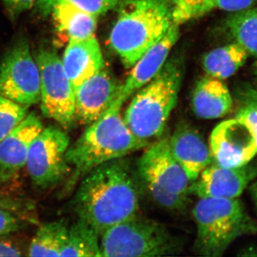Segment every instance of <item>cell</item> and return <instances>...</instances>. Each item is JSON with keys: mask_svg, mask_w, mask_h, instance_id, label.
<instances>
[{"mask_svg": "<svg viewBox=\"0 0 257 257\" xmlns=\"http://www.w3.org/2000/svg\"><path fill=\"white\" fill-rule=\"evenodd\" d=\"M140 181L126 157L105 162L81 179L74 210L101 236L115 225L138 215Z\"/></svg>", "mask_w": 257, "mask_h": 257, "instance_id": "6da1fadb", "label": "cell"}, {"mask_svg": "<svg viewBox=\"0 0 257 257\" xmlns=\"http://www.w3.org/2000/svg\"><path fill=\"white\" fill-rule=\"evenodd\" d=\"M124 101L119 93L109 109L87 125L75 143L69 145L65 156L72 169L68 188L98 166L126 157L150 145L135 136L126 126L121 112Z\"/></svg>", "mask_w": 257, "mask_h": 257, "instance_id": "7a4b0ae2", "label": "cell"}, {"mask_svg": "<svg viewBox=\"0 0 257 257\" xmlns=\"http://www.w3.org/2000/svg\"><path fill=\"white\" fill-rule=\"evenodd\" d=\"M119 5L109 43L130 68L165 36L172 24V15L163 0H124Z\"/></svg>", "mask_w": 257, "mask_h": 257, "instance_id": "3957f363", "label": "cell"}, {"mask_svg": "<svg viewBox=\"0 0 257 257\" xmlns=\"http://www.w3.org/2000/svg\"><path fill=\"white\" fill-rule=\"evenodd\" d=\"M182 78L183 63L175 57L165 62L151 81L139 89L123 116L135 136L150 143L162 136L177 105Z\"/></svg>", "mask_w": 257, "mask_h": 257, "instance_id": "277c9868", "label": "cell"}, {"mask_svg": "<svg viewBox=\"0 0 257 257\" xmlns=\"http://www.w3.org/2000/svg\"><path fill=\"white\" fill-rule=\"evenodd\" d=\"M192 214L197 225L194 250L202 256H222L236 239L257 233L256 221L236 199H199Z\"/></svg>", "mask_w": 257, "mask_h": 257, "instance_id": "5b68a950", "label": "cell"}, {"mask_svg": "<svg viewBox=\"0 0 257 257\" xmlns=\"http://www.w3.org/2000/svg\"><path fill=\"white\" fill-rule=\"evenodd\" d=\"M146 148L137 165L140 182L160 207L170 211L185 210L191 182L172 155L168 137H161Z\"/></svg>", "mask_w": 257, "mask_h": 257, "instance_id": "8992f818", "label": "cell"}, {"mask_svg": "<svg viewBox=\"0 0 257 257\" xmlns=\"http://www.w3.org/2000/svg\"><path fill=\"white\" fill-rule=\"evenodd\" d=\"M100 248L102 256H170L182 251V242L165 225L138 214L106 230Z\"/></svg>", "mask_w": 257, "mask_h": 257, "instance_id": "52a82bcc", "label": "cell"}, {"mask_svg": "<svg viewBox=\"0 0 257 257\" xmlns=\"http://www.w3.org/2000/svg\"><path fill=\"white\" fill-rule=\"evenodd\" d=\"M35 61L40 71L42 112L69 130L76 121L75 97L62 60L53 51L41 49Z\"/></svg>", "mask_w": 257, "mask_h": 257, "instance_id": "ba28073f", "label": "cell"}, {"mask_svg": "<svg viewBox=\"0 0 257 257\" xmlns=\"http://www.w3.org/2000/svg\"><path fill=\"white\" fill-rule=\"evenodd\" d=\"M70 138L62 128H43L32 142L25 167L32 183L40 189L60 183L70 172L66 153Z\"/></svg>", "mask_w": 257, "mask_h": 257, "instance_id": "9c48e42d", "label": "cell"}, {"mask_svg": "<svg viewBox=\"0 0 257 257\" xmlns=\"http://www.w3.org/2000/svg\"><path fill=\"white\" fill-rule=\"evenodd\" d=\"M0 95L30 107L40 101V75L26 42H18L0 63Z\"/></svg>", "mask_w": 257, "mask_h": 257, "instance_id": "30bf717a", "label": "cell"}, {"mask_svg": "<svg viewBox=\"0 0 257 257\" xmlns=\"http://www.w3.org/2000/svg\"><path fill=\"white\" fill-rule=\"evenodd\" d=\"M209 146L213 162L223 167H241L253 160L257 154L252 130L236 117L219 123L213 130Z\"/></svg>", "mask_w": 257, "mask_h": 257, "instance_id": "8fae6325", "label": "cell"}, {"mask_svg": "<svg viewBox=\"0 0 257 257\" xmlns=\"http://www.w3.org/2000/svg\"><path fill=\"white\" fill-rule=\"evenodd\" d=\"M257 178V161L236 167L212 163L189 187V194L199 199H236Z\"/></svg>", "mask_w": 257, "mask_h": 257, "instance_id": "7c38bea8", "label": "cell"}, {"mask_svg": "<svg viewBox=\"0 0 257 257\" xmlns=\"http://www.w3.org/2000/svg\"><path fill=\"white\" fill-rule=\"evenodd\" d=\"M120 87L109 71L103 67L74 89L76 121L87 126L97 119L116 99Z\"/></svg>", "mask_w": 257, "mask_h": 257, "instance_id": "4fadbf2b", "label": "cell"}, {"mask_svg": "<svg viewBox=\"0 0 257 257\" xmlns=\"http://www.w3.org/2000/svg\"><path fill=\"white\" fill-rule=\"evenodd\" d=\"M43 128L39 116L30 113L0 143V182L18 177L26 166L32 142Z\"/></svg>", "mask_w": 257, "mask_h": 257, "instance_id": "5bb4252c", "label": "cell"}, {"mask_svg": "<svg viewBox=\"0 0 257 257\" xmlns=\"http://www.w3.org/2000/svg\"><path fill=\"white\" fill-rule=\"evenodd\" d=\"M169 139L171 152L185 171L191 183L213 162L209 144L194 126L182 123Z\"/></svg>", "mask_w": 257, "mask_h": 257, "instance_id": "9a60e30c", "label": "cell"}, {"mask_svg": "<svg viewBox=\"0 0 257 257\" xmlns=\"http://www.w3.org/2000/svg\"><path fill=\"white\" fill-rule=\"evenodd\" d=\"M179 35V25L172 23L165 36L134 64L127 78L120 87L119 94L124 101L158 73L165 64L172 47L178 41Z\"/></svg>", "mask_w": 257, "mask_h": 257, "instance_id": "2e32d148", "label": "cell"}, {"mask_svg": "<svg viewBox=\"0 0 257 257\" xmlns=\"http://www.w3.org/2000/svg\"><path fill=\"white\" fill-rule=\"evenodd\" d=\"M62 62L74 90L104 67L100 46L94 35L69 40Z\"/></svg>", "mask_w": 257, "mask_h": 257, "instance_id": "e0dca14e", "label": "cell"}, {"mask_svg": "<svg viewBox=\"0 0 257 257\" xmlns=\"http://www.w3.org/2000/svg\"><path fill=\"white\" fill-rule=\"evenodd\" d=\"M40 9L52 15L60 31L69 40H83L94 36L97 17L86 13L65 0H40Z\"/></svg>", "mask_w": 257, "mask_h": 257, "instance_id": "ac0fdd59", "label": "cell"}, {"mask_svg": "<svg viewBox=\"0 0 257 257\" xmlns=\"http://www.w3.org/2000/svg\"><path fill=\"white\" fill-rule=\"evenodd\" d=\"M192 106L197 117L219 119L232 109V96L222 80L207 75L196 85L192 94Z\"/></svg>", "mask_w": 257, "mask_h": 257, "instance_id": "d6986e66", "label": "cell"}, {"mask_svg": "<svg viewBox=\"0 0 257 257\" xmlns=\"http://www.w3.org/2000/svg\"><path fill=\"white\" fill-rule=\"evenodd\" d=\"M249 56L237 42L214 49L203 59V67L208 76L214 78H229L237 72Z\"/></svg>", "mask_w": 257, "mask_h": 257, "instance_id": "ffe728a7", "label": "cell"}, {"mask_svg": "<svg viewBox=\"0 0 257 257\" xmlns=\"http://www.w3.org/2000/svg\"><path fill=\"white\" fill-rule=\"evenodd\" d=\"M60 256L101 257L100 236L81 218L68 229Z\"/></svg>", "mask_w": 257, "mask_h": 257, "instance_id": "44dd1931", "label": "cell"}, {"mask_svg": "<svg viewBox=\"0 0 257 257\" xmlns=\"http://www.w3.org/2000/svg\"><path fill=\"white\" fill-rule=\"evenodd\" d=\"M68 229L63 221L42 224L29 246V256H60L67 241Z\"/></svg>", "mask_w": 257, "mask_h": 257, "instance_id": "7402d4cb", "label": "cell"}, {"mask_svg": "<svg viewBox=\"0 0 257 257\" xmlns=\"http://www.w3.org/2000/svg\"><path fill=\"white\" fill-rule=\"evenodd\" d=\"M225 25L235 42L257 57V7L231 13Z\"/></svg>", "mask_w": 257, "mask_h": 257, "instance_id": "603a6c76", "label": "cell"}, {"mask_svg": "<svg viewBox=\"0 0 257 257\" xmlns=\"http://www.w3.org/2000/svg\"><path fill=\"white\" fill-rule=\"evenodd\" d=\"M170 8L172 23L182 25L202 18L216 8L215 0H163Z\"/></svg>", "mask_w": 257, "mask_h": 257, "instance_id": "cb8c5ba5", "label": "cell"}, {"mask_svg": "<svg viewBox=\"0 0 257 257\" xmlns=\"http://www.w3.org/2000/svg\"><path fill=\"white\" fill-rule=\"evenodd\" d=\"M28 108L0 95V143L25 119Z\"/></svg>", "mask_w": 257, "mask_h": 257, "instance_id": "d4e9b609", "label": "cell"}, {"mask_svg": "<svg viewBox=\"0 0 257 257\" xmlns=\"http://www.w3.org/2000/svg\"><path fill=\"white\" fill-rule=\"evenodd\" d=\"M241 105L238 108L234 117L242 120L252 130L257 144V104L248 96L239 93Z\"/></svg>", "mask_w": 257, "mask_h": 257, "instance_id": "484cf974", "label": "cell"}, {"mask_svg": "<svg viewBox=\"0 0 257 257\" xmlns=\"http://www.w3.org/2000/svg\"><path fill=\"white\" fill-rule=\"evenodd\" d=\"M79 9L98 17L114 9L119 0H65Z\"/></svg>", "mask_w": 257, "mask_h": 257, "instance_id": "4316f807", "label": "cell"}, {"mask_svg": "<svg viewBox=\"0 0 257 257\" xmlns=\"http://www.w3.org/2000/svg\"><path fill=\"white\" fill-rule=\"evenodd\" d=\"M23 220L15 211L0 206V237L23 227Z\"/></svg>", "mask_w": 257, "mask_h": 257, "instance_id": "83f0119b", "label": "cell"}, {"mask_svg": "<svg viewBox=\"0 0 257 257\" xmlns=\"http://www.w3.org/2000/svg\"><path fill=\"white\" fill-rule=\"evenodd\" d=\"M219 9L229 13H237L249 9L257 5V0H215Z\"/></svg>", "mask_w": 257, "mask_h": 257, "instance_id": "f1b7e54d", "label": "cell"}, {"mask_svg": "<svg viewBox=\"0 0 257 257\" xmlns=\"http://www.w3.org/2000/svg\"><path fill=\"white\" fill-rule=\"evenodd\" d=\"M22 254L21 250L15 243L0 241V256H20Z\"/></svg>", "mask_w": 257, "mask_h": 257, "instance_id": "f546056e", "label": "cell"}, {"mask_svg": "<svg viewBox=\"0 0 257 257\" xmlns=\"http://www.w3.org/2000/svg\"><path fill=\"white\" fill-rule=\"evenodd\" d=\"M37 0H5L7 5L14 12L25 11L31 8Z\"/></svg>", "mask_w": 257, "mask_h": 257, "instance_id": "4dcf8cb0", "label": "cell"}, {"mask_svg": "<svg viewBox=\"0 0 257 257\" xmlns=\"http://www.w3.org/2000/svg\"><path fill=\"white\" fill-rule=\"evenodd\" d=\"M239 93L243 94V95L248 96V97L252 99V100L254 101L257 104V90L253 86L246 84V85L243 86V87L241 88V90L239 91Z\"/></svg>", "mask_w": 257, "mask_h": 257, "instance_id": "1f68e13d", "label": "cell"}, {"mask_svg": "<svg viewBox=\"0 0 257 257\" xmlns=\"http://www.w3.org/2000/svg\"><path fill=\"white\" fill-rule=\"evenodd\" d=\"M249 193L255 208H256L257 214V178L250 184Z\"/></svg>", "mask_w": 257, "mask_h": 257, "instance_id": "d6a6232c", "label": "cell"}, {"mask_svg": "<svg viewBox=\"0 0 257 257\" xmlns=\"http://www.w3.org/2000/svg\"><path fill=\"white\" fill-rule=\"evenodd\" d=\"M253 87L257 90V79L254 81V84H253Z\"/></svg>", "mask_w": 257, "mask_h": 257, "instance_id": "836d02e7", "label": "cell"}, {"mask_svg": "<svg viewBox=\"0 0 257 257\" xmlns=\"http://www.w3.org/2000/svg\"><path fill=\"white\" fill-rule=\"evenodd\" d=\"M254 73H255V75H256L257 77V68L256 69V70H255Z\"/></svg>", "mask_w": 257, "mask_h": 257, "instance_id": "e575fe53", "label": "cell"}]
</instances>
